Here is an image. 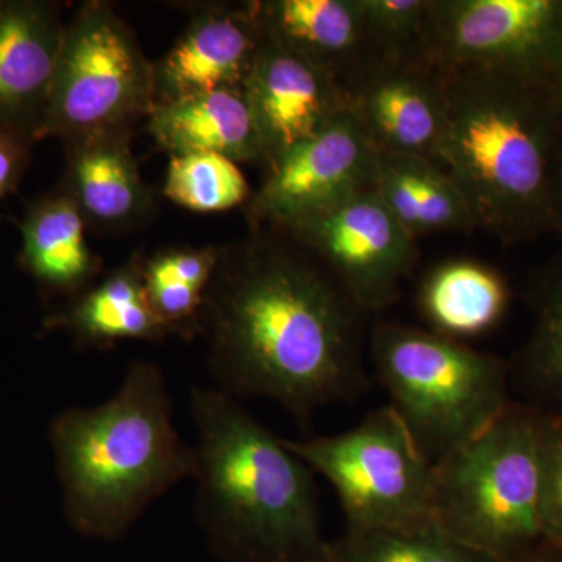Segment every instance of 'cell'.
<instances>
[{
    "mask_svg": "<svg viewBox=\"0 0 562 562\" xmlns=\"http://www.w3.org/2000/svg\"><path fill=\"white\" fill-rule=\"evenodd\" d=\"M360 310L301 247L251 241L221 250L201 335L217 390L279 402L299 424L369 387Z\"/></svg>",
    "mask_w": 562,
    "mask_h": 562,
    "instance_id": "cell-1",
    "label": "cell"
},
{
    "mask_svg": "<svg viewBox=\"0 0 562 562\" xmlns=\"http://www.w3.org/2000/svg\"><path fill=\"white\" fill-rule=\"evenodd\" d=\"M432 70L443 103L435 161L460 188L476 227L505 244L557 233L562 109L552 88L498 74Z\"/></svg>",
    "mask_w": 562,
    "mask_h": 562,
    "instance_id": "cell-2",
    "label": "cell"
},
{
    "mask_svg": "<svg viewBox=\"0 0 562 562\" xmlns=\"http://www.w3.org/2000/svg\"><path fill=\"white\" fill-rule=\"evenodd\" d=\"M198 522L235 562H333L314 472L217 387H192Z\"/></svg>",
    "mask_w": 562,
    "mask_h": 562,
    "instance_id": "cell-3",
    "label": "cell"
},
{
    "mask_svg": "<svg viewBox=\"0 0 562 562\" xmlns=\"http://www.w3.org/2000/svg\"><path fill=\"white\" fill-rule=\"evenodd\" d=\"M172 413L161 369L133 361L109 401L52 420L63 512L74 530L121 538L151 503L194 476V447L181 439Z\"/></svg>",
    "mask_w": 562,
    "mask_h": 562,
    "instance_id": "cell-4",
    "label": "cell"
},
{
    "mask_svg": "<svg viewBox=\"0 0 562 562\" xmlns=\"http://www.w3.org/2000/svg\"><path fill=\"white\" fill-rule=\"evenodd\" d=\"M542 416L543 409L513 401L487 430L432 465V519L501 562L520 561L543 541Z\"/></svg>",
    "mask_w": 562,
    "mask_h": 562,
    "instance_id": "cell-5",
    "label": "cell"
},
{
    "mask_svg": "<svg viewBox=\"0 0 562 562\" xmlns=\"http://www.w3.org/2000/svg\"><path fill=\"white\" fill-rule=\"evenodd\" d=\"M376 376L432 465L491 427L513 398L512 369L438 331L401 324L372 333Z\"/></svg>",
    "mask_w": 562,
    "mask_h": 562,
    "instance_id": "cell-6",
    "label": "cell"
},
{
    "mask_svg": "<svg viewBox=\"0 0 562 562\" xmlns=\"http://www.w3.org/2000/svg\"><path fill=\"white\" fill-rule=\"evenodd\" d=\"M154 105V63L135 33L110 3L85 2L66 22L41 139L131 135Z\"/></svg>",
    "mask_w": 562,
    "mask_h": 562,
    "instance_id": "cell-7",
    "label": "cell"
},
{
    "mask_svg": "<svg viewBox=\"0 0 562 562\" xmlns=\"http://www.w3.org/2000/svg\"><path fill=\"white\" fill-rule=\"evenodd\" d=\"M284 443L331 484L347 531L408 527L431 517L432 464L391 405L339 435Z\"/></svg>",
    "mask_w": 562,
    "mask_h": 562,
    "instance_id": "cell-8",
    "label": "cell"
},
{
    "mask_svg": "<svg viewBox=\"0 0 562 562\" xmlns=\"http://www.w3.org/2000/svg\"><path fill=\"white\" fill-rule=\"evenodd\" d=\"M422 63L554 91L562 69V0H432Z\"/></svg>",
    "mask_w": 562,
    "mask_h": 562,
    "instance_id": "cell-9",
    "label": "cell"
},
{
    "mask_svg": "<svg viewBox=\"0 0 562 562\" xmlns=\"http://www.w3.org/2000/svg\"><path fill=\"white\" fill-rule=\"evenodd\" d=\"M284 232L330 273L362 313L394 305L417 260L416 238L375 188Z\"/></svg>",
    "mask_w": 562,
    "mask_h": 562,
    "instance_id": "cell-10",
    "label": "cell"
},
{
    "mask_svg": "<svg viewBox=\"0 0 562 562\" xmlns=\"http://www.w3.org/2000/svg\"><path fill=\"white\" fill-rule=\"evenodd\" d=\"M379 151L347 106L313 138L268 166L249 216L288 231L299 222L375 188Z\"/></svg>",
    "mask_w": 562,
    "mask_h": 562,
    "instance_id": "cell-11",
    "label": "cell"
},
{
    "mask_svg": "<svg viewBox=\"0 0 562 562\" xmlns=\"http://www.w3.org/2000/svg\"><path fill=\"white\" fill-rule=\"evenodd\" d=\"M244 92L268 166L349 106L346 88L331 74L266 35Z\"/></svg>",
    "mask_w": 562,
    "mask_h": 562,
    "instance_id": "cell-12",
    "label": "cell"
},
{
    "mask_svg": "<svg viewBox=\"0 0 562 562\" xmlns=\"http://www.w3.org/2000/svg\"><path fill=\"white\" fill-rule=\"evenodd\" d=\"M262 41L255 2L201 7L171 50L154 63L155 103L244 90Z\"/></svg>",
    "mask_w": 562,
    "mask_h": 562,
    "instance_id": "cell-13",
    "label": "cell"
},
{
    "mask_svg": "<svg viewBox=\"0 0 562 562\" xmlns=\"http://www.w3.org/2000/svg\"><path fill=\"white\" fill-rule=\"evenodd\" d=\"M66 22L40 0L0 2V128L41 139Z\"/></svg>",
    "mask_w": 562,
    "mask_h": 562,
    "instance_id": "cell-14",
    "label": "cell"
},
{
    "mask_svg": "<svg viewBox=\"0 0 562 562\" xmlns=\"http://www.w3.org/2000/svg\"><path fill=\"white\" fill-rule=\"evenodd\" d=\"M349 110L380 155L435 161L443 103L438 74L425 63H383L349 91Z\"/></svg>",
    "mask_w": 562,
    "mask_h": 562,
    "instance_id": "cell-15",
    "label": "cell"
},
{
    "mask_svg": "<svg viewBox=\"0 0 562 562\" xmlns=\"http://www.w3.org/2000/svg\"><path fill=\"white\" fill-rule=\"evenodd\" d=\"M265 35L327 70L347 91L383 65L361 0L255 2Z\"/></svg>",
    "mask_w": 562,
    "mask_h": 562,
    "instance_id": "cell-16",
    "label": "cell"
},
{
    "mask_svg": "<svg viewBox=\"0 0 562 562\" xmlns=\"http://www.w3.org/2000/svg\"><path fill=\"white\" fill-rule=\"evenodd\" d=\"M149 132L169 155L216 154L235 162H266L244 90H220L155 103Z\"/></svg>",
    "mask_w": 562,
    "mask_h": 562,
    "instance_id": "cell-17",
    "label": "cell"
},
{
    "mask_svg": "<svg viewBox=\"0 0 562 562\" xmlns=\"http://www.w3.org/2000/svg\"><path fill=\"white\" fill-rule=\"evenodd\" d=\"M43 333L63 331L85 349H113L122 341H165L169 335L151 310L140 258L114 269L44 317Z\"/></svg>",
    "mask_w": 562,
    "mask_h": 562,
    "instance_id": "cell-18",
    "label": "cell"
},
{
    "mask_svg": "<svg viewBox=\"0 0 562 562\" xmlns=\"http://www.w3.org/2000/svg\"><path fill=\"white\" fill-rule=\"evenodd\" d=\"M87 221L65 190L29 206L22 222L21 266L46 297H77L98 281L101 260L87 239Z\"/></svg>",
    "mask_w": 562,
    "mask_h": 562,
    "instance_id": "cell-19",
    "label": "cell"
},
{
    "mask_svg": "<svg viewBox=\"0 0 562 562\" xmlns=\"http://www.w3.org/2000/svg\"><path fill=\"white\" fill-rule=\"evenodd\" d=\"M63 190L79 206L88 225L124 228L151 209V192L131 150V135L69 144Z\"/></svg>",
    "mask_w": 562,
    "mask_h": 562,
    "instance_id": "cell-20",
    "label": "cell"
},
{
    "mask_svg": "<svg viewBox=\"0 0 562 562\" xmlns=\"http://www.w3.org/2000/svg\"><path fill=\"white\" fill-rule=\"evenodd\" d=\"M375 190L384 205L416 239L428 233L476 228L460 188L436 161L380 155Z\"/></svg>",
    "mask_w": 562,
    "mask_h": 562,
    "instance_id": "cell-21",
    "label": "cell"
},
{
    "mask_svg": "<svg viewBox=\"0 0 562 562\" xmlns=\"http://www.w3.org/2000/svg\"><path fill=\"white\" fill-rule=\"evenodd\" d=\"M505 279L480 262H443L422 283L419 303L435 330L460 339L482 335L502 319L508 308Z\"/></svg>",
    "mask_w": 562,
    "mask_h": 562,
    "instance_id": "cell-22",
    "label": "cell"
},
{
    "mask_svg": "<svg viewBox=\"0 0 562 562\" xmlns=\"http://www.w3.org/2000/svg\"><path fill=\"white\" fill-rule=\"evenodd\" d=\"M535 325L517 355L512 383L528 405L562 412V258L543 269L531 288Z\"/></svg>",
    "mask_w": 562,
    "mask_h": 562,
    "instance_id": "cell-23",
    "label": "cell"
},
{
    "mask_svg": "<svg viewBox=\"0 0 562 562\" xmlns=\"http://www.w3.org/2000/svg\"><path fill=\"white\" fill-rule=\"evenodd\" d=\"M221 250L213 246L171 249L140 258L147 299L169 335L183 339L201 335L203 302Z\"/></svg>",
    "mask_w": 562,
    "mask_h": 562,
    "instance_id": "cell-24",
    "label": "cell"
},
{
    "mask_svg": "<svg viewBox=\"0 0 562 562\" xmlns=\"http://www.w3.org/2000/svg\"><path fill=\"white\" fill-rule=\"evenodd\" d=\"M333 562H501L454 538L432 517L408 527L347 531L331 543Z\"/></svg>",
    "mask_w": 562,
    "mask_h": 562,
    "instance_id": "cell-25",
    "label": "cell"
},
{
    "mask_svg": "<svg viewBox=\"0 0 562 562\" xmlns=\"http://www.w3.org/2000/svg\"><path fill=\"white\" fill-rule=\"evenodd\" d=\"M162 192L195 213H217L250 201L249 183L238 162L216 154L172 155Z\"/></svg>",
    "mask_w": 562,
    "mask_h": 562,
    "instance_id": "cell-26",
    "label": "cell"
},
{
    "mask_svg": "<svg viewBox=\"0 0 562 562\" xmlns=\"http://www.w3.org/2000/svg\"><path fill=\"white\" fill-rule=\"evenodd\" d=\"M432 0H361L366 22L383 63H422Z\"/></svg>",
    "mask_w": 562,
    "mask_h": 562,
    "instance_id": "cell-27",
    "label": "cell"
},
{
    "mask_svg": "<svg viewBox=\"0 0 562 562\" xmlns=\"http://www.w3.org/2000/svg\"><path fill=\"white\" fill-rule=\"evenodd\" d=\"M539 522L542 539L562 546V412H543Z\"/></svg>",
    "mask_w": 562,
    "mask_h": 562,
    "instance_id": "cell-28",
    "label": "cell"
},
{
    "mask_svg": "<svg viewBox=\"0 0 562 562\" xmlns=\"http://www.w3.org/2000/svg\"><path fill=\"white\" fill-rule=\"evenodd\" d=\"M31 146V140L0 128V203L24 176Z\"/></svg>",
    "mask_w": 562,
    "mask_h": 562,
    "instance_id": "cell-29",
    "label": "cell"
},
{
    "mask_svg": "<svg viewBox=\"0 0 562 562\" xmlns=\"http://www.w3.org/2000/svg\"><path fill=\"white\" fill-rule=\"evenodd\" d=\"M517 562H562V546L542 541L532 552Z\"/></svg>",
    "mask_w": 562,
    "mask_h": 562,
    "instance_id": "cell-30",
    "label": "cell"
},
{
    "mask_svg": "<svg viewBox=\"0 0 562 562\" xmlns=\"http://www.w3.org/2000/svg\"><path fill=\"white\" fill-rule=\"evenodd\" d=\"M553 209L554 220H557V233L562 235V143L560 154H558L557 169H554Z\"/></svg>",
    "mask_w": 562,
    "mask_h": 562,
    "instance_id": "cell-31",
    "label": "cell"
},
{
    "mask_svg": "<svg viewBox=\"0 0 562 562\" xmlns=\"http://www.w3.org/2000/svg\"><path fill=\"white\" fill-rule=\"evenodd\" d=\"M554 94H557L558 102H560L562 109V69L560 76H558L557 83H554Z\"/></svg>",
    "mask_w": 562,
    "mask_h": 562,
    "instance_id": "cell-32",
    "label": "cell"
}]
</instances>
